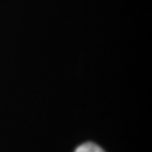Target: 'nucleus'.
I'll return each instance as SVG.
<instances>
[{"label": "nucleus", "mask_w": 152, "mask_h": 152, "mask_svg": "<svg viewBox=\"0 0 152 152\" xmlns=\"http://www.w3.org/2000/svg\"><path fill=\"white\" fill-rule=\"evenodd\" d=\"M74 152H106L101 146L94 142H84L74 150Z\"/></svg>", "instance_id": "obj_1"}]
</instances>
